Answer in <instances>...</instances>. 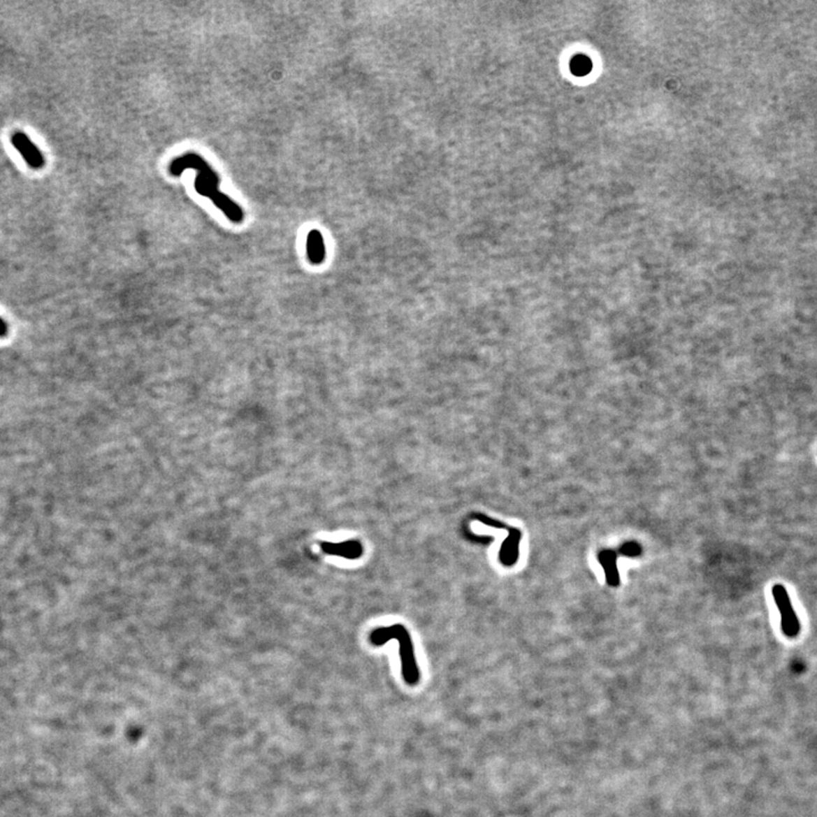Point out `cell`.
<instances>
[{"label":"cell","mask_w":817,"mask_h":817,"mask_svg":"<svg viewBox=\"0 0 817 817\" xmlns=\"http://www.w3.org/2000/svg\"><path fill=\"white\" fill-rule=\"evenodd\" d=\"M504 529L510 531V536L507 537V540L503 542L501 551H500V560L505 567H511L516 563L519 558V543L521 540V534L518 529L507 527V526H505Z\"/></svg>","instance_id":"6"},{"label":"cell","mask_w":817,"mask_h":817,"mask_svg":"<svg viewBox=\"0 0 817 817\" xmlns=\"http://www.w3.org/2000/svg\"><path fill=\"white\" fill-rule=\"evenodd\" d=\"M12 143L31 168L39 169L43 167L45 158L41 151L25 133H14L12 136Z\"/></svg>","instance_id":"4"},{"label":"cell","mask_w":817,"mask_h":817,"mask_svg":"<svg viewBox=\"0 0 817 817\" xmlns=\"http://www.w3.org/2000/svg\"><path fill=\"white\" fill-rule=\"evenodd\" d=\"M308 258L312 263H320L325 258L323 236L318 231H311L307 238Z\"/></svg>","instance_id":"7"},{"label":"cell","mask_w":817,"mask_h":817,"mask_svg":"<svg viewBox=\"0 0 817 817\" xmlns=\"http://www.w3.org/2000/svg\"><path fill=\"white\" fill-rule=\"evenodd\" d=\"M389 640L398 642L401 672L405 684L409 686L418 685L420 681V670L417 663L410 632L403 624H393L387 627L376 628L369 635L371 645L383 646Z\"/></svg>","instance_id":"2"},{"label":"cell","mask_w":817,"mask_h":817,"mask_svg":"<svg viewBox=\"0 0 817 817\" xmlns=\"http://www.w3.org/2000/svg\"><path fill=\"white\" fill-rule=\"evenodd\" d=\"M320 547L326 554L341 556L349 560H356L363 554V546L359 540H347L342 543L323 542L320 543Z\"/></svg>","instance_id":"5"},{"label":"cell","mask_w":817,"mask_h":817,"mask_svg":"<svg viewBox=\"0 0 817 817\" xmlns=\"http://www.w3.org/2000/svg\"><path fill=\"white\" fill-rule=\"evenodd\" d=\"M622 551H623L624 555H638L639 554L640 549L639 546L637 545V544H627V545H624Z\"/></svg>","instance_id":"9"},{"label":"cell","mask_w":817,"mask_h":817,"mask_svg":"<svg viewBox=\"0 0 817 817\" xmlns=\"http://www.w3.org/2000/svg\"><path fill=\"white\" fill-rule=\"evenodd\" d=\"M604 567L607 571V580L611 585L619 584V576L615 567V555L613 552H604L600 555Z\"/></svg>","instance_id":"8"},{"label":"cell","mask_w":817,"mask_h":817,"mask_svg":"<svg viewBox=\"0 0 817 817\" xmlns=\"http://www.w3.org/2000/svg\"><path fill=\"white\" fill-rule=\"evenodd\" d=\"M7 333V325L1 318H0V338L5 336Z\"/></svg>","instance_id":"10"},{"label":"cell","mask_w":817,"mask_h":817,"mask_svg":"<svg viewBox=\"0 0 817 817\" xmlns=\"http://www.w3.org/2000/svg\"><path fill=\"white\" fill-rule=\"evenodd\" d=\"M773 598L781 615L782 632L789 638H796L800 633V622L793 609L787 589L782 585H774L772 588Z\"/></svg>","instance_id":"3"},{"label":"cell","mask_w":817,"mask_h":817,"mask_svg":"<svg viewBox=\"0 0 817 817\" xmlns=\"http://www.w3.org/2000/svg\"><path fill=\"white\" fill-rule=\"evenodd\" d=\"M187 168H194L198 172L194 183L198 194L210 198L211 201L219 207L220 210L223 211L233 223H241L245 217L241 207L232 201L226 194L220 192L218 187L219 178L217 173L211 168L210 165L196 154H187L173 160L169 166V172L174 176H178Z\"/></svg>","instance_id":"1"}]
</instances>
